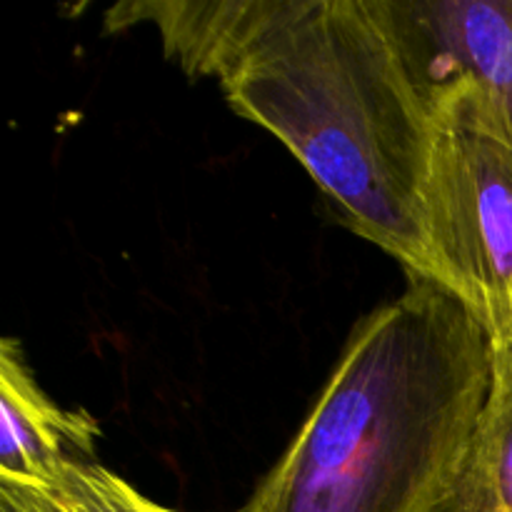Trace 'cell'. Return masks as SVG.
Instances as JSON below:
<instances>
[{
	"instance_id": "7",
	"label": "cell",
	"mask_w": 512,
	"mask_h": 512,
	"mask_svg": "<svg viewBox=\"0 0 512 512\" xmlns=\"http://www.w3.org/2000/svg\"><path fill=\"white\" fill-rule=\"evenodd\" d=\"M490 340L488 400L448 512H512V330Z\"/></svg>"
},
{
	"instance_id": "2",
	"label": "cell",
	"mask_w": 512,
	"mask_h": 512,
	"mask_svg": "<svg viewBox=\"0 0 512 512\" xmlns=\"http://www.w3.org/2000/svg\"><path fill=\"white\" fill-rule=\"evenodd\" d=\"M493 375L460 295L410 275L350 335L293 443L238 512H448Z\"/></svg>"
},
{
	"instance_id": "8",
	"label": "cell",
	"mask_w": 512,
	"mask_h": 512,
	"mask_svg": "<svg viewBox=\"0 0 512 512\" xmlns=\"http://www.w3.org/2000/svg\"><path fill=\"white\" fill-rule=\"evenodd\" d=\"M48 488L70 512H178L140 495L100 463L65 465Z\"/></svg>"
},
{
	"instance_id": "5",
	"label": "cell",
	"mask_w": 512,
	"mask_h": 512,
	"mask_svg": "<svg viewBox=\"0 0 512 512\" xmlns=\"http://www.w3.org/2000/svg\"><path fill=\"white\" fill-rule=\"evenodd\" d=\"M100 425L88 410H63L35 383L18 340L0 345V478L48 485L65 465L98 463Z\"/></svg>"
},
{
	"instance_id": "6",
	"label": "cell",
	"mask_w": 512,
	"mask_h": 512,
	"mask_svg": "<svg viewBox=\"0 0 512 512\" xmlns=\"http://www.w3.org/2000/svg\"><path fill=\"white\" fill-rule=\"evenodd\" d=\"M260 0H140L118 3L105 13V30L118 33L150 23L160 33L165 55L190 78L218 80L235 45L255 20Z\"/></svg>"
},
{
	"instance_id": "1",
	"label": "cell",
	"mask_w": 512,
	"mask_h": 512,
	"mask_svg": "<svg viewBox=\"0 0 512 512\" xmlns=\"http://www.w3.org/2000/svg\"><path fill=\"white\" fill-rule=\"evenodd\" d=\"M218 83L235 113L298 158L355 235L408 275L440 280L425 218L433 103L380 0H260Z\"/></svg>"
},
{
	"instance_id": "9",
	"label": "cell",
	"mask_w": 512,
	"mask_h": 512,
	"mask_svg": "<svg viewBox=\"0 0 512 512\" xmlns=\"http://www.w3.org/2000/svg\"><path fill=\"white\" fill-rule=\"evenodd\" d=\"M0 512H70L48 488L0 478Z\"/></svg>"
},
{
	"instance_id": "3",
	"label": "cell",
	"mask_w": 512,
	"mask_h": 512,
	"mask_svg": "<svg viewBox=\"0 0 512 512\" xmlns=\"http://www.w3.org/2000/svg\"><path fill=\"white\" fill-rule=\"evenodd\" d=\"M428 100L425 218L438 278L498 338L512 330V145L465 80L438 85Z\"/></svg>"
},
{
	"instance_id": "4",
	"label": "cell",
	"mask_w": 512,
	"mask_h": 512,
	"mask_svg": "<svg viewBox=\"0 0 512 512\" xmlns=\"http://www.w3.org/2000/svg\"><path fill=\"white\" fill-rule=\"evenodd\" d=\"M380 8L423 93L465 80L512 145V0H380Z\"/></svg>"
}]
</instances>
